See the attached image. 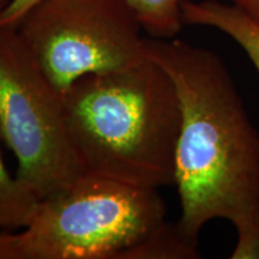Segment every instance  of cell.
Returning a JSON list of instances; mask_svg holds the SVG:
<instances>
[{"instance_id":"obj_1","label":"cell","mask_w":259,"mask_h":259,"mask_svg":"<svg viewBox=\"0 0 259 259\" xmlns=\"http://www.w3.org/2000/svg\"><path fill=\"white\" fill-rule=\"evenodd\" d=\"M144 56L179 96L176 151L180 228L198 244L209 221L231 222L232 259H259V132L228 67L215 52L178 38H144Z\"/></svg>"},{"instance_id":"obj_2","label":"cell","mask_w":259,"mask_h":259,"mask_svg":"<svg viewBox=\"0 0 259 259\" xmlns=\"http://www.w3.org/2000/svg\"><path fill=\"white\" fill-rule=\"evenodd\" d=\"M71 143L83 173L145 189L176 185L179 96L160 65L92 73L61 93Z\"/></svg>"},{"instance_id":"obj_3","label":"cell","mask_w":259,"mask_h":259,"mask_svg":"<svg viewBox=\"0 0 259 259\" xmlns=\"http://www.w3.org/2000/svg\"><path fill=\"white\" fill-rule=\"evenodd\" d=\"M166 221L157 190L84 173L17 232L22 259H122Z\"/></svg>"},{"instance_id":"obj_4","label":"cell","mask_w":259,"mask_h":259,"mask_svg":"<svg viewBox=\"0 0 259 259\" xmlns=\"http://www.w3.org/2000/svg\"><path fill=\"white\" fill-rule=\"evenodd\" d=\"M0 134L17 160L16 176L40 199L82 176L61 92L47 78L17 28H0Z\"/></svg>"},{"instance_id":"obj_5","label":"cell","mask_w":259,"mask_h":259,"mask_svg":"<svg viewBox=\"0 0 259 259\" xmlns=\"http://www.w3.org/2000/svg\"><path fill=\"white\" fill-rule=\"evenodd\" d=\"M16 28L61 93L87 74L145 58L143 30L125 0H41Z\"/></svg>"},{"instance_id":"obj_6","label":"cell","mask_w":259,"mask_h":259,"mask_svg":"<svg viewBox=\"0 0 259 259\" xmlns=\"http://www.w3.org/2000/svg\"><path fill=\"white\" fill-rule=\"evenodd\" d=\"M185 25L220 30L240 46L259 73V24L232 4L219 0H181Z\"/></svg>"},{"instance_id":"obj_7","label":"cell","mask_w":259,"mask_h":259,"mask_svg":"<svg viewBox=\"0 0 259 259\" xmlns=\"http://www.w3.org/2000/svg\"><path fill=\"white\" fill-rule=\"evenodd\" d=\"M40 200L17 176L10 174L0 150V231L24 229L34 218Z\"/></svg>"},{"instance_id":"obj_8","label":"cell","mask_w":259,"mask_h":259,"mask_svg":"<svg viewBox=\"0 0 259 259\" xmlns=\"http://www.w3.org/2000/svg\"><path fill=\"white\" fill-rule=\"evenodd\" d=\"M198 244L190 240L177 222H162L122 259H197Z\"/></svg>"},{"instance_id":"obj_9","label":"cell","mask_w":259,"mask_h":259,"mask_svg":"<svg viewBox=\"0 0 259 259\" xmlns=\"http://www.w3.org/2000/svg\"><path fill=\"white\" fill-rule=\"evenodd\" d=\"M142 30L153 38H174L185 24L181 0H125Z\"/></svg>"},{"instance_id":"obj_10","label":"cell","mask_w":259,"mask_h":259,"mask_svg":"<svg viewBox=\"0 0 259 259\" xmlns=\"http://www.w3.org/2000/svg\"><path fill=\"white\" fill-rule=\"evenodd\" d=\"M41 0H11L10 4L0 12V28H16L19 22L31 8H34Z\"/></svg>"},{"instance_id":"obj_11","label":"cell","mask_w":259,"mask_h":259,"mask_svg":"<svg viewBox=\"0 0 259 259\" xmlns=\"http://www.w3.org/2000/svg\"><path fill=\"white\" fill-rule=\"evenodd\" d=\"M0 259H22L17 233L0 231Z\"/></svg>"},{"instance_id":"obj_12","label":"cell","mask_w":259,"mask_h":259,"mask_svg":"<svg viewBox=\"0 0 259 259\" xmlns=\"http://www.w3.org/2000/svg\"><path fill=\"white\" fill-rule=\"evenodd\" d=\"M231 4L259 24V0H231Z\"/></svg>"},{"instance_id":"obj_13","label":"cell","mask_w":259,"mask_h":259,"mask_svg":"<svg viewBox=\"0 0 259 259\" xmlns=\"http://www.w3.org/2000/svg\"><path fill=\"white\" fill-rule=\"evenodd\" d=\"M10 2H11V0H0V12L10 4Z\"/></svg>"}]
</instances>
